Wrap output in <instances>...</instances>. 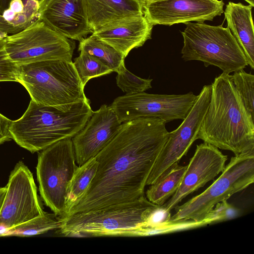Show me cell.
<instances>
[{"instance_id":"obj_7","label":"cell","mask_w":254,"mask_h":254,"mask_svg":"<svg viewBox=\"0 0 254 254\" xmlns=\"http://www.w3.org/2000/svg\"><path fill=\"white\" fill-rule=\"evenodd\" d=\"M254 182V152L235 155L220 176L204 191L174 209L170 221L206 219L208 213L218 203L227 200Z\"/></svg>"},{"instance_id":"obj_27","label":"cell","mask_w":254,"mask_h":254,"mask_svg":"<svg viewBox=\"0 0 254 254\" xmlns=\"http://www.w3.org/2000/svg\"><path fill=\"white\" fill-rule=\"evenodd\" d=\"M5 38L0 37V82H17L18 66L12 62L7 55L5 48Z\"/></svg>"},{"instance_id":"obj_13","label":"cell","mask_w":254,"mask_h":254,"mask_svg":"<svg viewBox=\"0 0 254 254\" xmlns=\"http://www.w3.org/2000/svg\"><path fill=\"white\" fill-rule=\"evenodd\" d=\"M223 0H143V15L153 25L213 21L223 12Z\"/></svg>"},{"instance_id":"obj_21","label":"cell","mask_w":254,"mask_h":254,"mask_svg":"<svg viewBox=\"0 0 254 254\" xmlns=\"http://www.w3.org/2000/svg\"><path fill=\"white\" fill-rule=\"evenodd\" d=\"M187 168L178 163L155 183L151 185L146 192V198L151 202L162 206L177 191L179 187Z\"/></svg>"},{"instance_id":"obj_2","label":"cell","mask_w":254,"mask_h":254,"mask_svg":"<svg viewBox=\"0 0 254 254\" xmlns=\"http://www.w3.org/2000/svg\"><path fill=\"white\" fill-rule=\"evenodd\" d=\"M210 103L197 138L235 155L254 152V120L229 74L222 73L211 84Z\"/></svg>"},{"instance_id":"obj_1","label":"cell","mask_w":254,"mask_h":254,"mask_svg":"<svg viewBox=\"0 0 254 254\" xmlns=\"http://www.w3.org/2000/svg\"><path fill=\"white\" fill-rule=\"evenodd\" d=\"M166 124L152 117L123 123L117 135L95 157L96 176L67 216L144 195L147 178L169 135Z\"/></svg>"},{"instance_id":"obj_8","label":"cell","mask_w":254,"mask_h":254,"mask_svg":"<svg viewBox=\"0 0 254 254\" xmlns=\"http://www.w3.org/2000/svg\"><path fill=\"white\" fill-rule=\"evenodd\" d=\"M77 167L71 138L58 141L38 154L36 173L41 197L60 218L65 217L66 190Z\"/></svg>"},{"instance_id":"obj_19","label":"cell","mask_w":254,"mask_h":254,"mask_svg":"<svg viewBox=\"0 0 254 254\" xmlns=\"http://www.w3.org/2000/svg\"><path fill=\"white\" fill-rule=\"evenodd\" d=\"M253 6L229 1L224 14L227 27L242 49L251 68H254V29L252 18Z\"/></svg>"},{"instance_id":"obj_4","label":"cell","mask_w":254,"mask_h":254,"mask_svg":"<svg viewBox=\"0 0 254 254\" xmlns=\"http://www.w3.org/2000/svg\"><path fill=\"white\" fill-rule=\"evenodd\" d=\"M162 206L143 195L130 202L69 215L64 218L58 230L64 236H139L141 227Z\"/></svg>"},{"instance_id":"obj_18","label":"cell","mask_w":254,"mask_h":254,"mask_svg":"<svg viewBox=\"0 0 254 254\" xmlns=\"http://www.w3.org/2000/svg\"><path fill=\"white\" fill-rule=\"evenodd\" d=\"M85 0L88 22L92 33L115 21L143 15V0Z\"/></svg>"},{"instance_id":"obj_30","label":"cell","mask_w":254,"mask_h":254,"mask_svg":"<svg viewBox=\"0 0 254 254\" xmlns=\"http://www.w3.org/2000/svg\"><path fill=\"white\" fill-rule=\"evenodd\" d=\"M6 186L0 188V212L3 203V199L6 191Z\"/></svg>"},{"instance_id":"obj_15","label":"cell","mask_w":254,"mask_h":254,"mask_svg":"<svg viewBox=\"0 0 254 254\" xmlns=\"http://www.w3.org/2000/svg\"><path fill=\"white\" fill-rule=\"evenodd\" d=\"M122 124L111 106L103 105L94 111L84 127L71 138L77 165L95 157L117 135Z\"/></svg>"},{"instance_id":"obj_5","label":"cell","mask_w":254,"mask_h":254,"mask_svg":"<svg viewBox=\"0 0 254 254\" xmlns=\"http://www.w3.org/2000/svg\"><path fill=\"white\" fill-rule=\"evenodd\" d=\"M17 82L39 104L56 106L87 98L72 62L50 60L19 65Z\"/></svg>"},{"instance_id":"obj_29","label":"cell","mask_w":254,"mask_h":254,"mask_svg":"<svg viewBox=\"0 0 254 254\" xmlns=\"http://www.w3.org/2000/svg\"><path fill=\"white\" fill-rule=\"evenodd\" d=\"M12 0H0V14L7 9Z\"/></svg>"},{"instance_id":"obj_14","label":"cell","mask_w":254,"mask_h":254,"mask_svg":"<svg viewBox=\"0 0 254 254\" xmlns=\"http://www.w3.org/2000/svg\"><path fill=\"white\" fill-rule=\"evenodd\" d=\"M227 156L216 147L203 142L196 145V149L176 192L163 205V209L170 212L186 197L221 173L226 166Z\"/></svg>"},{"instance_id":"obj_12","label":"cell","mask_w":254,"mask_h":254,"mask_svg":"<svg viewBox=\"0 0 254 254\" xmlns=\"http://www.w3.org/2000/svg\"><path fill=\"white\" fill-rule=\"evenodd\" d=\"M0 212V237L9 229L33 219L42 208L33 176L28 168L18 162L11 172Z\"/></svg>"},{"instance_id":"obj_6","label":"cell","mask_w":254,"mask_h":254,"mask_svg":"<svg viewBox=\"0 0 254 254\" xmlns=\"http://www.w3.org/2000/svg\"><path fill=\"white\" fill-rule=\"evenodd\" d=\"M181 32V50L185 61H198L205 66L213 65L229 74L248 64L246 57L228 27L204 22H188Z\"/></svg>"},{"instance_id":"obj_16","label":"cell","mask_w":254,"mask_h":254,"mask_svg":"<svg viewBox=\"0 0 254 254\" xmlns=\"http://www.w3.org/2000/svg\"><path fill=\"white\" fill-rule=\"evenodd\" d=\"M39 19L72 40L80 41L92 33L88 22L85 0H48Z\"/></svg>"},{"instance_id":"obj_22","label":"cell","mask_w":254,"mask_h":254,"mask_svg":"<svg viewBox=\"0 0 254 254\" xmlns=\"http://www.w3.org/2000/svg\"><path fill=\"white\" fill-rule=\"evenodd\" d=\"M78 51L100 61L112 71L118 72L125 64V58L113 47L92 34L79 41Z\"/></svg>"},{"instance_id":"obj_20","label":"cell","mask_w":254,"mask_h":254,"mask_svg":"<svg viewBox=\"0 0 254 254\" xmlns=\"http://www.w3.org/2000/svg\"><path fill=\"white\" fill-rule=\"evenodd\" d=\"M98 165V163L94 157L82 165L78 166L67 186L65 201V217L87 191L96 176Z\"/></svg>"},{"instance_id":"obj_25","label":"cell","mask_w":254,"mask_h":254,"mask_svg":"<svg viewBox=\"0 0 254 254\" xmlns=\"http://www.w3.org/2000/svg\"><path fill=\"white\" fill-rule=\"evenodd\" d=\"M230 77L245 108L254 120V75L240 69Z\"/></svg>"},{"instance_id":"obj_23","label":"cell","mask_w":254,"mask_h":254,"mask_svg":"<svg viewBox=\"0 0 254 254\" xmlns=\"http://www.w3.org/2000/svg\"><path fill=\"white\" fill-rule=\"evenodd\" d=\"M64 218L56 214L44 212L41 215L8 229L3 236L29 237L42 234L51 230H59Z\"/></svg>"},{"instance_id":"obj_11","label":"cell","mask_w":254,"mask_h":254,"mask_svg":"<svg viewBox=\"0 0 254 254\" xmlns=\"http://www.w3.org/2000/svg\"><path fill=\"white\" fill-rule=\"evenodd\" d=\"M211 85H204L187 117L179 127L169 132V137L158 155L146 181L151 185L178 163L185 155L197 136L211 97Z\"/></svg>"},{"instance_id":"obj_31","label":"cell","mask_w":254,"mask_h":254,"mask_svg":"<svg viewBox=\"0 0 254 254\" xmlns=\"http://www.w3.org/2000/svg\"><path fill=\"white\" fill-rule=\"evenodd\" d=\"M247 2L250 5L254 7V0H244Z\"/></svg>"},{"instance_id":"obj_9","label":"cell","mask_w":254,"mask_h":254,"mask_svg":"<svg viewBox=\"0 0 254 254\" xmlns=\"http://www.w3.org/2000/svg\"><path fill=\"white\" fill-rule=\"evenodd\" d=\"M5 39L7 55L18 66L50 60L72 62L75 47L73 40L55 31L39 19Z\"/></svg>"},{"instance_id":"obj_3","label":"cell","mask_w":254,"mask_h":254,"mask_svg":"<svg viewBox=\"0 0 254 254\" xmlns=\"http://www.w3.org/2000/svg\"><path fill=\"white\" fill-rule=\"evenodd\" d=\"M93 111L86 98L60 106H47L31 100L22 116L12 121V139L34 153L66 138H71L85 126Z\"/></svg>"},{"instance_id":"obj_17","label":"cell","mask_w":254,"mask_h":254,"mask_svg":"<svg viewBox=\"0 0 254 254\" xmlns=\"http://www.w3.org/2000/svg\"><path fill=\"white\" fill-rule=\"evenodd\" d=\"M153 27L143 15L132 16L111 22L92 34L125 58L131 50L151 39Z\"/></svg>"},{"instance_id":"obj_26","label":"cell","mask_w":254,"mask_h":254,"mask_svg":"<svg viewBox=\"0 0 254 254\" xmlns=\"http://www.w3.org/2000/svg\"><path fill=\"white\" fill-rule=\"evenodd\" d=\"M117 73V86L126 94L145 92L152 87V79H144L135 75L126 68L125 64Z\"/></svg>"},{"instance_id":"obj_10","label":"cell","mask_w":254,"mask_h":254,"mask_svg":"<svg viewBox=\"0 0 254 254\" xmlns=\"http://www.w3.org/2000/svg\"><path fill=\"white\" fill-rule=\"evenodd\" d=\"M197 98L192 92L184 94H126L117 97L111 107L122 123L140 118H157L166 123L184 120Z\"/></svg>"},{"instance_id":"obj_28","label":"cell","mask_w":254,"mask_h":254,"mask_svg":"<svg viewBox=\"0 0 254 254\" xmlns=\"http://www.w3.org/2000/svg\"><path fill=\"white\" fill-rule=\"evenodd\" d=\"M12 121L0 114V144L12 139L10 128Z\"/></svg>"},{"instance_id":"obj_24","label":"cell","mask_w":254,"mask_h":254,"mask_svg":"<svg viewBox=\"0 0 254 254\" xmlns=\"http://www.w3.org/2000/svg\"><path fill=\"white\" fill-rule=\"evenodd\" d=\"M73 65L84 86L91 78L111 73L112 71L96 58L80 52Z\"/></svg>"}]
</instances>
